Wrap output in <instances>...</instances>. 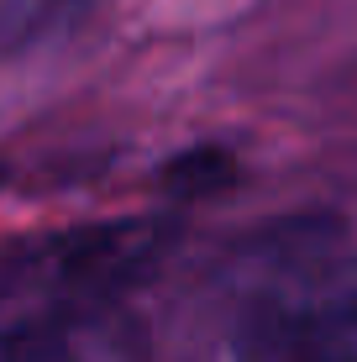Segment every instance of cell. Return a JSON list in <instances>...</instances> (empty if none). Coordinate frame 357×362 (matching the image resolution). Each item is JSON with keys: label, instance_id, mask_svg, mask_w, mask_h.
<instances>
[{"label": "cell", "instance_id": "cell-3", "mask_svg": "<svg viewBox=\"0 0 357 362\" xmlns=\"http://www.w3.org/2000/svg\"><path fill=\"white\" fill-rule=\"evenodd\" d=\"M79 0H0V58L27 53L74 16Z\"/></svg>", "mask_w": 357, "mask_h": 362}, {"label": "cell", "instance_id": "cell-2", "mask_svg": "<svg viewBox=\"0 0 357 362\" xmlns=\"http://www.w3.org/2000/svg\"><path fill=\"white\" fill-rule=\"evenodd\" d=\"M0 362H137V326L116 305L27 315L0 331Z\"/></svg>", "mask_w": 357, "mask_h": 362}, {"label": "cell", "instance_id": "cell-1", "mask_svg": "<svg viewBox=\"0 0 357 362\" xmlns=\"http://www.w3.org/2000/svg\"><path fill=\"white\" fill-rule=\"evenodd\" d=\"M174 231L163 221H100L21 247L0 263V310L11 315H74L110 310L121 289H131L163 263Z\"/></svg>", "mask_w": 357, "mask_h": 362}, {"label": "cell", "instance_id": "cell-4", "mask_svg": "<svg viewBox=\"0 0 357 362\" xmlns=\"http://www.w3.org/2000/svg\"><path fill=\"white\" fill-rule=\"evenodd\" d=\"M321 362H341V357H321Z\"/></svg>", "mask_w": 357, "mask_h": 362}]
</instances>
